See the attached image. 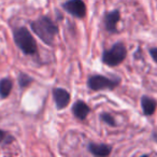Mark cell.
Masks as SVG:
<instances>
[{
  "label": "cell",
  "instance_id": "8992f818",
  "mask_svg": "<svg viewBox=\"0 0 157 157\" xmlns=\"http://www.w3.org/2000/svg\"><path fill=\"white\" fill-rule=\"evenodd\" d=\"M121 21V13L118 10H113L105 13L103 15V25L105 29L110 33H117V24Z\"/></svg>",
  "mask_w": 157,
  "mask_h": 157
},
{
  "label": "cell",
  "instance_id": "7c38bea8",
  "mask_svg": "<svg viewBox=\"0 0 157 157\" xmlns=\"http://www.w3.org/2000/svg\"><path fill=\"white\" fill-rule=\"evenodd\" d=\"M33 78L30 76L29 74L24 73V72H20L18 73V85L21 88H27L33 83Z\"/></svg>",
  "mask_w": 157,
  "mask_h": 157
},
{
  "label": "cell",
  "instance_id": "8fae6325",
  "mask_svg": "<svg viewBox=\"0 0 157 157\" xmlns=\"http://www.w3.org/2000/svg\"><path fill=\"white\" fill-rule=\"evenodd\" d=\"M13 88V80L9 76L0 80V98L7 99Z\"/></svg>",
  "mask_w": 157,
  "mask_h": 157
},
{
  "label": "cell",
  "instance_id": "277c9868",
  "mask_svg": "<svg viewBox=\"0 0 157 157\" xmlns=\"http://www.w3.org/2000/svg\"><path fill=\"white\" fill-rule=\"evenodd\" d=\"M121 84L120 78H108L101 74H94L87 78V86L94 92L99 90H113Z\"/></svg>",
  "mask_w": 157,
  "mask_h": 157
},
{
  "label": "cell",
  "instance_id": "30bf717a",
  "mask_svg": "<svg viewBox=\"0 0 157 157\" xmlns=\"http://www.w3.org/2000/svg\"><path fill=\"white\" fill-rule=\"evenodd\" d=\"M141 105H142V111H143L145 116H152L155 113L157 109V101L153 99L150 96H142L141 98Z\"/></svg>",
  "mask_w": 157,
  "mask_h": 157
},
{
  "label": "cell",
  "instance_id": "5b68a950",
  "mask_svg": "<svg viewBox=\"0 0 157 157\" xmlns=\"http://www.w3.org/2000/svg\"><path fill=\"white\" fill-rule=\"evenodd\" d=\"M63 8L67 13L76 18H84L86 16V5L83 0H68L63 3Z\"/></svg>",
  "mask_w": 157,
  "mask_h": 157
},
{
  "label": "cell",
  "instance_id": "5bb4252c",
  "mask_svg": "<svg viewBox=\"0 0 157 157\" xmlns=\"http://www.w3.org/2000/svg\"><path fill=\"white\" fill-rule=\"evenodd\" d=\"M99 118H100V121L102 123H105V124L109 125V126H111V127L117 126V123H116L115 118L110 113H108V112H102V113L100 114V116H99Z\"/></svg>",
  "mask_w": 157,
  "mask_h": 157
},
{
  "label": "cell",
  "instance_id": "9a60e30c",
  "mask_svg": "<svg viewBox=\"0 0 157 157\" xmlns=\"http://www.w3.org/2000/svg\"><path fill=\"white\" fill-rule=\"evenodd\" d=\"M150 55L153 58V60H154L155 63H157V48H150Z\"/></svg>",
  "mask_w": 157,
  "mask_h": 157
},
{
  "label": "cell",
  "instance_id": "2e32d148",
  "mask_svg": "<svg viewBox=\"0 0 157 157\" xmlns=\"http://www.w3.org/2000/svg\"><path fill=\"white\" fill-rule=\"evenodd\" d=\"M153 138H154V140L157 142V132H155V133H153Z\"/></svg>",
  "mask_w": 157,
  "mask_h": 157
},
{
  "label": "cell",
  "instance_id": "3957f363",
  "mask_svg": "<svg viewBox=\"0 0 157 157\" xmlns=\"http://www.w3.org/2000/svg\"><path fill=\"white\" fill-rule=\"evenodd\" d=\"M126 57L127 48L125 44L122 42H116L112 45L111 48L103 51L101 60L109 67H116V66H120L126 59Z\"/></svg>",
  "mask_w": 157,
  "mask_h": 157
},
{
  "label": "cell",
  "instance_id": "ba28073f",
  "mask_svg": "<svg viewBox=\"0 0 157 157\" xmlns=\"http://www.w3.org/2000/svg\"><path fill=\"white\" fill-rule=\"evenodd\" d=\"M87 150L90 151V153L94 156H99V157H105L109 156L112 152V146L109 144L105 143H94L90 142L87 145Z\"/></svg>",
  "mask_w": 157,
  "mask_h": 157
},
{
  "label": "cell",
  "instance_id": "4fadbf2b",
  "mask_svg": "<svg viewBox=\"0 0 157 157\" xmlns=\"http://www.w3.org/2000/svg\"><path fill=\"white\" fill-rule=\"evenodd\" d=\"M14 140H15V138L11 133L6 130H2V129H0V146L10 145Z\"/></svg>",
  "mask_w": 157,
  "mask_h": 157
},
{
  "label": "cell",
  "instance_id": "6da1fadb",
  "mask_svg": "<svg viewBox=\"0 0 157 157\" xmlns=\"http://www.w3.org/2000/svg\"><path fill=\"white\" fill-rule=\"evenodd\" d=\"M33 31L48 45H53L55 38L58 35V26L48 16H40L30 23Z\"/></svg>",
  "mask_w": 157,
  "mask_h": 157
},
{
  "label": "cell",
  "instance_id": "7a4b0ae2",
  "mask_svg": "<svg viewBox=\"0 0 157 157\" xmlns=\"http://www.w3.org/2000/svg\"><path fill=\"white\" fill-rule=\"evenodd\" d=\"M13 38L16 46L25 55L36 56L38 55V44L30 31L26 27H17L13 31Z\"/></svg>",
  "mask_w": 157,
  "mask_h": 157
},
{
  "label": "cell",
  "instance_id": "52a82bcc",
  "mask_svg": "<svg viewBox=\"0 0 157 157\" xmlns=\"http://www.w3.org/2000/svg\"><path fill=\"white\" fill-rule=\"evenodd\" d=\"M52 95L57 110H63L69 105L71 96H70V93L66 90L61 87H55L52 90Z\"/></svg>",
  "mask_w": 157,
  "mask_h": 157
},
{
  "label": "cell",
  "instance_id": "9c48e42d",
  "mask_svg": "<svg viewBox=\"0 0 157 157\" xmlns=\"http://www.w3.org/2000/svg\"><path fill=\"white\" fill-rule=\"evenodd\" d=\"M72 112H73L74 116L78 120L84 121L90 112V108L85 101L83 100H76L72 105Z\"/></svg>",
  "mask_w": 157,
  "mask_h": 157
}]
</instances>
